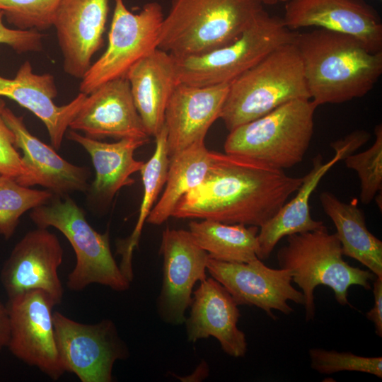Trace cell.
<instances>
[{"instance_id": "d4e9b609", "label": "cell", "mask_w": 382, "mask_h": 382, "mask_svg": "<svg viewBox=\"0 0 382 382\" xmlns=\"http://www.w3.org/2000/svg\"><path fill=\"white\" fill-rule=\"evenodd\" d=\"M320 201L336 228L343 255L357 260L376 277H382V241L367 228L357 200L344 202L333 193L324 191Z\"/></svg>"}, {"instance_id": "3957f363", "label": "cell", "mask_w": 382, "mask_h": 382, "mask_svg": "<svg viewBox=\"0 0 382 382\" xmlns=\"http://www.w3.org/2000/svg\"><path fill=\"white\" fill-rule=\"evenodd\" d=\"M263 10L260 0H171L158 48L175 58L207 53L235 41Z\"/></svg>"}, {"instance_id": "f1b7e54d", "label": "cell", "mask_w": 382, "mask_h": 382, "mask_svg": "<svg viewBox=\"0 0 382 382\" xmlns=\"http://www.w3.org/2000/svg\"><path fill=\"white\" fill-rule=\"evenodd\" d=\"M54 194L49 190L30 189L13 178L0 175V235L9 239L20 217L27 211L47 203Z\"/></svg>"}, {"instance_id": "44dd1931", "label": "cell", "mask_w": 382, "mask_h": 382, "mask_svg": "<svg viewBox=\"0 0 382 382\" xmlns=\"http://www.w3.org/2000/svg\"><path fill=\"white\" fill-rule=\"evenodd\" d=\"M57 88L52 74H35L29 61L24 62L13 79L0 76V97H6L28 109L45 125L52 146L61 147L69 124L87 95L80 93L68 104L58 106L53 99Z\"/></svg>"}, {"instance_id": "7a4b0ae2", "label": "cell", "mask_w": 382, "mask_h": 382, "mask_svg": "<svg viewBox=\"0 0 382 382\" xmlns=\"http://www.w3.org/2000/svg\"><path fill=\"white\" fill-rule=\"evenodd\" d=\"M311 100L318 107L366 95L382 74V51L372 52L356 37L323 28L297 33Z\"/></svg>"}, {"instance_id": "30bf717a", "label": "cell", "mask_w": 382, "mask_h": 382, "mask_svg": "<svg viewBox=\"0 0 382 382\" xmlns=\"http://www.w3.org/2000/svg\"><path fill=\"white\" fill-rule=\"evenodd\" d=\"M57 349L65 372L81 382H111L117 360L129 357V349L115 324L103 319L94 324L74 320L53 313Z\"/></svg>"}, {"instance_id": "7402d4cb", "label": "cell", "mask_w": 382, "mask_h": 382, "mask_svg": "<svg viewBox=\"0 0 382 382\" xmlns=\"http://www.w3.org/2000/svg\"><path fill=\"white\" fill-rule=\"evenodd\" d=\"M2 116L16 137V146L23 152L22 160L32 177V185L46 187L54 195L63 197L74 192H86L90 170L62 158L53 147L32 134L22 117L5 107Z\"/></svg>"}, {"instance_id": "cb8c5ba5", "label": "cell", "mask_w": 382, "mask_h": 382, "mask_svg": "<svg viewBox=\"0 0 382 382\" xmlns=\"http://www.w3.org/2000/svg\"><path fill=\"white\" fill-rule=\"evenodd\" d=\"M67 137L89 154L96 170V178L88 191H91L93 198L103 199H111L122 187L134 183L130 176L140 171L144 164L134 158V151L149 140L125 138L108 143L74 130L68 132Z\"/></svg>"}, {"instance_id": "e0dca14e", "label": "cell", "mask_w": 382, "mask_h": 382, "mask_svg": "<svg viewBox=\"0 0 382 382\" xmlns=\"http://www.w3.org/2000/svg\"><path fill=\"white\" fill-rule=\"evenodd\" d=\"M109 0H62L52 26L66 74L81 79L103 44Z\"/></svg>"}, {"instance_id": "8992f818", "label": "cell", "mask_w": 382, "mask_h": 382, "mask_svg": "<svg viewBox=\"0 0 382 382\" xmlns=\"http://www.w3.org/2000/svg\"><path fill=\"white\" fill-rule=\"evenodd\" d=\"M317 106L310 99L288 102L229 132L225 153L284 170L301 163L309 147Z\"/></svg>"}, {"instance_id": "7c38bea8", "label": "cell", "mask_w": 382, "mask_h": 382, "mask_svg": "<svg viewBox=\"0 0 382 382\" xmlns=\"http://www.w3.org/2000/svg\"><path fill=\"white\" fill-rule=\"evenodd\" d=\"M207 270L231 295L238 306H255L276 319L273 311L289 315L288 301L303 305L302 292L292 284L291 272L274 269L259 258L248 262H228L208 259Z\"/></svg>"}, {"instance_id": "4fadbf2b", "label": "cell", "mask_w": 382, "mask_h": 382, "mask_svg": "<svg viewBox=\"0 0 382 382\" xmlns=\"http://www.w3.org/2000/svg\"><path fill=\"white\" fill-rule=\"evenodd\" d=\"M160 252L163 267L158 314L168 324H183L192 302L194 285L207 277L209 255L195 242L189 231L170 228L163 232Z\"/></svg>"}, {"instance_id": "9a60e30c", "label": "cell", "mask_w": 382, "mask_h": 382, "mask_svg": "<svg viewBox=\"0 0 382 382\" xmlns=\"http://www.w3.org/2000/svg\"><path fill=\"white\" fill-rule=\"evenodd\" d=\"M282 21L290 30L317 27L353 36L372 52L382 51V23L364 0H288Z\"/></svg>"}, {"instance_id": "52a82bcc", "label": "cell", "mask_w": 382, "mask_h": 382, "mask_svg": "<svg viewBox=\"0 0 382 382\" xmlns=\"http://www.w3.org/2000/svg\"><path fill=\"white\" fill-rule=\"evenodd\" d=\"M30 216L37 227L58 229L72 246L76 265L67 278L70 290L82 291L92 284L117 291L129 288L131 282L112 255L108 231H96L83 210L68 195H53L47 203L33 208Z\"/></svg>"}, {"instance_id": "d590c367", "label": "cell", "mask_w": 382, "mask_h": 382, "mask_svg": "<svg viewBox=\"0 0 382 382\" xmlns=\"http://www.w3.org/2000/svg\"><path fill=\"white\" fill-rule=\"evenodd\" d=\"M10 339V318L6 304L0 300V352L7 347Z\"/></svg>"}, {"instance_id": "6da1fadb", "label": "cell", "mask_w": 382, "mask_h": 382, "mask_svg": "<svg viewBox=\"0 0 382 382\" xmlns=\"http://www.w3.org/2000/svg\"><path fill=\"white\" fill-rule=\"evenodd\" d=\"M301 178L257 160L212 151L202 181L178 202L172 216L260 227L296 192Z\"/></svg>"}, {"instance_id": "1f68e13d", "label": "cell", "mask_w": 382, "mask_h": 382, "mask_svg": "<svg viewBox=\"0 0 382 382\" xmlns=\"http://www.w3.org/2000/svg\"><path fill=\"white\" fill-rule=\"evenodd\" d=\"M311 367L320 374L340 371H357L370 374L382 378V357H362L349 352H337L323 348L308 351Z\"/></svg>"}, {"instance_id": "ba28073f", "label": "cell", "mask_w": 382, "mask_h": 382, "mask_svg": "<svg viewBox=\"0 0 382 382\" xmlns=\"http://www.w3.org/2000/svg\"><path fill=\"white\" fill-rule=\"evenodd\" d=\"M297 33L282 18L263 10L233 42L201 55L173 57L178 82L194 86L229 84L275 49L294 42Z\"/></svg>"}, {"instance_id": "5bb4252c", "label": "cell", "mask_w": 382, "mask_h": 382, "mask_svg": "<svg viewBox=\"0 0 382 382\" xmlns=\"http://www.w3.org/2000/svg\"><path fill=\"white\" fill-rule=\"evenodd\" d=\"M63 250L54 233L40 228L28 231L14 246L0 272L8 298L30 290L49 294L56 305L64 289L58 275Z\"/></svg>"}, {"instance_id": "836d02e7", "label": "cell", "mask_w": 382, "mask_h": 382, "mask_svg": "<svg viewBox=\"0 0 382 382\" xmlns=\"http://www.w3.org/2000/svg\"><path fill=\"white\" fill-rule=\"evenodd\" d=\"M0 11V44L6 45L18 54L40 52L44 35L35 30H20L6 27Z\"/></svg>"}, {"instance_id": "83f0119b", "label": "cell", "mask_w": 382, "mask_h": 382, "mask_svg": "<svg viewBox=\"0 0 382 382\" xmlns=\"http://www.w3.org/2000/svg\"><path fill=\"white\" fill-rule=\"evenodd\" d=\"M154 137L156 139L154 153L149 160L144 163L139 171L144 194L136 226L129 238L117 243V253L122 255L120 268L130 282L134 277L132 266V253L138 245L144 224L146 221L154 204L166 184L169 166L170 158L168 154L165 125Z\"/></svg>"}, {"instance_id": "8fae6325", "label": "cell", "mask_w": 382, "mask_h": 382, "mask_svg": "<svg viewBox=\"0 0 382 382\" xmlns=\"http://www.w3.org/2000/svg\"><path fill=\"white\" fill-rule=\"evenodd\" d=\"M10 339L7 347L16 358L37 367L52 380L64 373L59 355L52 297L42 290H30L8 298Z\"/></svg>"}, {"instance_id": "2e32d148", "label": "cell", "mask_w": 382, "mask_h": 382, "mask_svg": "<svg viewBox=\"0 0 382 382\" xmlns=\"http://www.w3.org/2000/svg\"><path fill=\"white\" fill-rule=\"evenodd\" d=\"M69 127L94 139H149L126 77L109 81L87 95Z\"/></svg>"}, {"instance_id": "9c48e42d", "label": "cell", "mask_w": 382, "mask_h": 382, "mask_svg": "<svg viewBox=\"0 0 382 382\" xmlns=\"http://www.w3.org/2000/svg\"><path fill=\"white\" fill-rule=\"evenodd\" d=\"M163 18L156 1L146 4L134 13L124 0H115L108 47L81 78L80 93L88 95L109 81L126 77L135 63L158 48Z\"/></svg>"}, {"instance_id": "d6986e66", "label": "cell", "mask_w": 382, "mask_h": 382, "mask_svg": "<svg viewBox=\"0 0 382 382\" xmlns=\"http://www.w3.org/2000/svg\"><path fill=\"white\" fill-rule=\"evenodd\" d=\"M192 294L190 315L184 322L188 341L214 337L226 354L244 357L247 342L238 327V305L228 291L211 277L200 282Z\"/></svg>"}, {"instance_id": "4316f807", "label": "cell", "mask_w": 382, "mask_h": 382, "mask_svg": "<svg viewBox=\"0 0 382 382\" xmlns=\"http://www.w3.org/2000/svg\"><path fill=\"white\" fill-rule=\"evenodd\" d=\"M204 141L193 144L170 158L166 187L146 221L161 225L172 216L180 199L204 179L209 163Z\"/></svg>"}, {"instance_id": "f546056e", "label": "cell", "mask_w": 382, "mask_h": 382, "mask_svg": "<svg viewBox=\"0 0 382 382\" xmlns=\"http://www.w3.org/2000/svg\"><path fill=\"white\" fill-rule=\"evenodd\" d=\"M376 139L366 151L352 154L345 160L346 166L355 170L360 180L359 199L368 204L382 187V125L374 128Z\"/></svg>"}, {"instance_id": "ac0fdd59", "label": "cell", "mask_w": 382, "mask_h": 382, "mask_svg": "<svg viewBox=\"0 0 382 382\" xmlns=\"http://www.w3.org/2000/svg\"><path fill=\"white\" fill-rule=\"evenodd\" d=\"M228 87L229 84L176 86L165 112L169 158L193 144L204 141L209 129L220 117Z\"/></svg>"}, {"instance_id": "8d00e7d4", "label": "cell", "mask_w": 382, "mask_h": 382, "mask_svg": "<svg viewBox=\"0 0 382 382\" xmlns=\"http://www.w3.org/2000/svg\"><path fill=\"white\" fill-rule=\"evenodd\" d=\"M262 4L274 5L280 2H286L288 0H260Z\"/></svg>"}, {"instance_id": "277c9868", "label": "cell", "mask_w": 382, "mask_h": 382, "mask_svg": "<svg viewBox=\"0 0 382 382\" xmlns=\"http://www.w3.org/2000/svg\"><path fill=\"white\" fill-rule=\"evenodd\" d=\"M342 256L341 243L336 233H330L325 226L286 236V243L278 250L277 259L279 268L289 270L292 282L301 289L306 321L315 317L316 286L329 287L336 301L343 306L349 305L348 290L351 286H360L366 290L371 289L374 274L350 265Z\"/></svg>"}, {"instance_id": "4dcf8cb0", "label": "cell", "mask_w": 382, "mask_h": 382, "mask_svg": "<svg viewBox=\"0 0 382 382\" xmlns=\"http://www.w3.org/2000/svg\"><path fill=\"white\" fill-rule=\"evenodd\" d=\"M62 0H0V11L11 25L39 32L51 28Z\"/></svg>"}, {"instance_id": "484cf974", "label": "cell", "mask_w": 382, "mask_h": 382, "mask_svg": "<svg viewBox=\"0 0 382 382\" xmlns=\"http://www.w3.org/2000/svg\"><path fill=\"white\" fill-rule=\"evenodd\" d=\"M189 232L209 258L228 262H248L258 258L257 226L202 219L190 221Z\"/></svg>"}, {"instance_id": "5b68a950", "label": "cell", "mask_w": 382, "mask_h": 382, "mask_svg": "<svg viewBox=\"0 0 382 382\" xmlns=\"http://www.w3.org/2000/svg\"><path fill=\"white\" fill-rule=\"evenodd\" d=\"M297 99L310 96L294 42L275 49L229 83L219 118L230 132Z\"/></svg>"}, {"instance_id": "d6a6232c", "label": "cell", "mask_w": 382, "mask_h": 382, "mask_svg": "<svg viewBox=\"0 0 382 382\" xmlns=\"http://www.w3.org/2000/svg\"><path fill=\"white\" fill-rule=\"evenodd\" d=\"M5 107V102L0 97V175L10 177L21 185L30 187L33 186L31 175L17 151L15 134L2 116Z\"/></svg>"}, {"instance_id": "e575fe53", "label": "cell", "mask_w": 382, "mask_h": 382, "mask_svg": "<svg viewBox=\"0 0 382 382\" xmlns=\"http://www.w3.org/2000/svg\"><path fill=\"white\" fill-rule=\"evenodd\" d=\"M373 294L374 303L366 313V318L372 322L376 335L382 337V277H376L374 279Z\"/></svg>"}, {"instance_id": "603a6c76", "label": "cell", "mask_w": 382, "mask_h": 382, "mask_svg": "<svg viewBox=\"0 0 382 382\" xmlns=\"http://www.w3.org/2000/svg\"><path fill=\"white\" fill-rule=\"evenodd\" d=\"M126 78L146 131L155 137L164 125L167 104L178 84L175 59L157 48L135 63Z\"/></svg>"}, {"instance_id": "ffe728a7", "label": "cell", "mask_w": 382, "mask_h": 382, "mask_svg": "<svg viewBox=\"0 0 382 382\" xmlns=\"http://www.w3.org/2000/svg\"><path fill=\"white\" fill-rule=\"evenodd\" d=\"M331 147L335 151V156L325 163L321 155L316 156L312 168L302 177V183L295 197L259 228L257 256L260 260L268 258L282 238L314 231L325 226L323 221L311 217L309 206L311 194L335 163L354 154L353 143L347 137L333 141Z\"/></svg>"}]
</instances>
